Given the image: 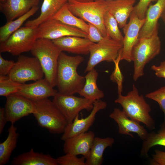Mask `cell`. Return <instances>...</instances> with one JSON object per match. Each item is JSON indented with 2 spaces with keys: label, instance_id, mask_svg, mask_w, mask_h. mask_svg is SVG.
Segmentation results:
<instances>
[{
  "label": "cell",
  "instance_id": "obj_11",
  "mask_svg": "<svg viewBox=\"0 0 165 165\" xmlns=\"http://www.w3.org/2000/svg\"><path fill=\"white\" fill-rule=\"evenodd\" d=\"M67 36L87 38L88 34L53 18L42 23L38 27L37 39L44 38L52 40Z\"/></svg>",
  "mask_w": 165,
  "mask_h": 165
},
{
  "label": "cell",
  "instance_id": "obj_38",
  "mask_svg": "<svg viewBox=\"0 0 165 165\" xmlns=\"http://www.w3.org/2000/svg\"><path fill=\"white\" fill-rule=\"evenodd\" d=\"M150 164L151 165H165V152L155 150Z\"/></svg>",
  "mask_w": 165,
  "mask_h": 165
},
{
  "label": "cell",
  "instance_id": "obj_17",
  "mask_svg": "<svg viewBox=\"0 0 165 165\" xmlns=\"http://www.w3.org/2000/svg\"><path fill=\"white\" fill-rule=\"evenodd\" d=\"M95 137L92 131L80 134L64 140L63 151L77 156L81 155L86 158Z\"/></svg>",
  "mask_w": 165,
  "mask_h": 165
},
{
  "label": "cell",
  "instance_id": "obj_23",
  "mask_svg": "<svg viewBox=\"0 0 165 165\" xmlns=\"http://www.w3.org/2000/svg\"><path fill=\"white\" fill-rule=\"evenodd\" d=\"M111 137H95L89 152L86 159V165H101L103 160V155L105 149L111 147L114 142Z\"/></svg>",
  "mask_w": 165,
  "mask_h": 165
},
{
  "label": "cell",
  "instance_id": "obj_24",
  "mask_svg": "<svg viewBox=\"0 0 165 165\" xmlns=\"http://www.w3.org/2000/svg\"><path fill=\"white\" fill-rule=\"evenodd\" d=\"M67 2L66 0H44L40 15L35 19L27 21L25 26L38 27L42 23L52 18Z\"/></svg>",
  "mask_w": 165,
  "mask_h": 165
},
{
  "label": "cell",
  "instance_id": "obj_13",
  "mask_svg": "<svg viewBox=\"0 0 165 165\" xmlns=\"http://www.w3.org/2000/svg\"><path fill=\"white\" fill-rule=\"evenodd\" d=\"M6 97L4 108L7 122L14 123L21 118L34 113L35 105L33 101L16 93L12 94Z\"/></svg>",
  "mask_w": 165,
  "mask_h": 165
},
{
  "label": "cell",
  "instance_id": "obj_35",
  "mask_svg": "<svg viewBox=\"0 0 165 165\" xmlns=\"http://www.w3.org/2000/svg\"><path fill=\"white\" fill-rule=\"evenodd\" d=\"M157 0H139L138 3L134 6L133 11L139 18L142 19L145 17V14L150 3Z\"/></svg>",
  "mask_w": 165,
  "mask_h": 165
},
{
  "label": "cell",
  "instance_id": "obj_39",
  "mask_svg": "<svg viewBox=\"0 0 165 165\" xmlns=\"http://www.w3.org/2000/svg\"><path fill=\"white\" fill-rule=\"evenodd\" d=\"M151 69L157 77L165 79V61L161 62L159 66L152 65Z\"/></svg>",
  "mask_w": 165,
  "mask_h": 165
},
{
  "label": "cell",
  "instance_id": "obj_36",
  "mask_svg": "<svg viewBox=\"0 0 165 165\" xmlns=\"http://www.w3.org/2000/svg\"><path fill=\"white\" fill-rule=\"evenodd\" d=\"M89 25L87 38L92 42L97 43L105 37L99 29L94 24L88 23Z\"/></svg>",
  "mask_w": 165,
  "mask_h": 165
},
{
  "label": "cell",
  "instance_id": "obj_26",
  "mask_svg": "<svg viewBox=\"0 0 165 165\" xmlns=\"http://www.w3.org/2000/svg\"><path fill=\"white\" fill-rule=\"evenodd\" d=\"M14 123L8 129V135L6 139L0 143V165L6 164L9 161L12 153L16 146L19 134Z\"/></svg>",
  "mask_w": 165,
  "mask_h": 165
},
{
  "label": "cell",
  "instance_id": "obj_33",
  "mask_svg": "<svg viewBox=\"0 0 165 165\" xmlns=\"http://www.w3.org/2000/svg\"><path fill=\"white\" fill-rule=\"evenodd\" d=\"M77 156L70 153H65L58 157L57 161L60 165H86L85 158L83 156L79 158Z\"/></svg>",
  "mask_w": 165,
  "mask_h": 165
},
{
  "label": "cell",
  "instance_id": "obj_18",
  "mask_svg": "<svg viewBox=\"0 0 165 165\" xmlns=\"http://www.w3.org/2000/svg\"><path fill=\"white\" fill-rule=\"evenodd\" d=\"M40 0H6L0 3V10L5 16L7 22L14 20L38 6Z\"/></svg>",
  "mask_w": 165,
  "mask_h": 165
},
{
  "label": "cell",
  "instance_id": "obj_40",
  "mask_svg": "<svg viewBox=\"0 0 165 165\" xmlns=\"http://www.w3.org/2000/svg\"><path fill=\"white\" fill-rule=\"evenodd\" d=\"M8 122L5 114V108H0V134H1L5 126Z\"/></svg>",
  "mask_w": 165,
  "mask_h": 165
},
{
  "label": "cell",
  "instance_id": "obj_12",
  "mask_svg": "<svg viewBox=\"0 0 165 165\" xmlns=\"http://www.w3.org/2000/svg\"><path fill=\"white\" fill-rule=\"evenodd\" d=\"M129 18L128 23L123 28L124 36L120 51V61L125 60L130 62L132 61L133 48L139 40V32L146 18H139L134 11Z\"/></svg>",
  "mask_w": 165,
  "mask_h": 165
},
{
  "label": "cell",
  "instance_id": "obj_22",
  "mask_svg": "<svg viewBox=\"0 0 165 165\" xmlns=\"http://www.w3.org/2000/svg\"><path fill=\"white\" fill-rule=\"evenodd\" d=\"M13 165H57L56 159L48 154L35 152L31 149L14 158Z\"/></svg>",
  "mask_w": 165,
  "mask_h": 165
},
{
  "label": "cell",
  "instance_id": "obj_30",
  "mask_svg": "<svg viewBox=\"0 0 165 165\" xmlns=\"http://www.w3.org/2000/svg\"><path fill=\"white\" fill-rule=\"evenodd\" d=\"M104 24L107 36L122 43L124 37L119 29L118 23L114 16L108 11L104 15Z\"/></svg>",
  "mask_w": 165,
  "mask_h": 165
},
{
  "label": "cell",
  "instance_id": "obj_4",
  "mask_svg": "<svg viewBox=\"0 0 165 165\" xmlns=\"http://www.w3.org/2000/svg\"><path fill=\"white\" fill-rule=\"evenodd\" d=\"M159 27L148 37L139 39L132 51L134 62L133 79L136 81L144 75L145 65L158 55L161 48V42L158 35Z\"/></svg>",
  "mask_w": 165,
  "mask_h": 165
},
{
  "label": "cell",
  "instance_id": "obj_9",
  "mask_svg": "<svg viewBox=\"0 0 165 165\" xmlns=\"http://www.w3.org/2000/svg\"><path fill=\"white\" fill-rule=\"evenodd\" d=\"M8 76L13 80L24 84L28 81L42 79L44 75L37 58L20 55Z\"/></svg>",
  "mask_w": 165,
  "mask_h": 165
},
{
  "label": "cell",
  "instance_id": "obj_44",
  "mask_svg": "<svg viewBox=\"0 0 165 165\" xmlns=\"http://www.w3.org/2000/svg\"><path fill=\"white\" fill-rule=\"evenodd\" d=\"M66 0L68 2V1H72V0Z\"/></svg>",
  "mask_w": 165,
  "mask_h": 165
},
{
  "label": "cell",
  "instance_id": "obj_37",
  "mask_svg": "<svg viewBox=\"0 0 165 165\" xmlns=\"http://www.w3.org/2000/svg\"><path fill=\"white\" fill-rule=\"evenodd\" d=\"M15 62L4 59L0 54V76L8 75Z\"/></svg>",
  "mask_w": 165,
  "mask_h": 165
},
{
  "label": "cell",
  "instance_id": "obj_14",
  "mask_svg": "<svg viewBox=\"0 0 165 165\" xmlns=\"http://www.w3.org/2000/svg\"><path fill=\"white\" fill-rule=\"evenodd\" d=\"M107 106V104L105 101L101 100L95 101L92 110L87 117L79 119L78 115L72 123L67 124L61 139L64 141L68 138L87 132L94 123L97 113L105 108Z\"/></svg>",
  "mask_w": 165,
  "mask_h": 165
},
{
  "label": "cell",
  "instance_id": "obj_8",
  "mask_svg": "<svg viewBox=\"0 0 165 165\" xmlns=\"http://www.w3.org/2000/svg\"><path fill=\"white\" fill-rule=\"evenodd\" d=\"M122 47V42L108 36L97 43H93L89 48L90 56L85 72L90 71L101 62H114Z\"/></svg>",
  "mask_w": 165,
  "mask_h": 165
},
{
  "label": "cell",
  "instance_id": "obj_32",
  "mask_svg": "<svg viewBox=\"0 0 165 165\" xmlns=\"http://www.w3.org/2000/svg\"><path fill=\"white\" fill-rule=\"evenodd\" d=\"M145 96L156 101L159 104L164 115V120L160 127H165V86L154 91L147 94Z\"/></svg>",
  "mask_w": 165,
  "mask_h": 165
},
{
  "label": "cell",
  "instance_id": "obj_34",
  "mask_svg": "<svg viewBox=\"0 0 165 165\" xmlns=\"http://www.w3.org/2000/svg\"><path fill=\"white\" fill-rule=\"evenodd\" d=\"M120 61V52L118 57L114 62L115 64L114 69L110 76L111 80L116 83L117 84L118 94L122 93L123 90V77L119 66V63Z\"/></svg>",
  "mask_w": 165,
  "mask_h": 165
},
{
  "label": "cell",
  "instance_id": "obj_31",
  "mask_svg": "<svg viewBox=\"0 0 165 165\" xmlns=\"http://www.w3.org/2000/svg\"><path fill=\"white\" fill-rule=\"evenodd\" d=\"M22 84L17 82L8 76H0V96L6 97L16 93Z\"/></svg>",
  "mask_w": 165,
  "mask_h": 165
},
{
  "label": "cell",
  "instance_id": "obj_1",
  "mask_svg": "<svg viewBox=\"0 0 165 165\" xmlns=\"http://www.w3.org/2000/svg\"><path fill=\"white\" fill-rule=\"evenodd\" d=\"M77 55L70 56L62 52L58 59L57 86L58 92L66 95L79 93L85 81V76L78 74L77 69L84 61Z\"/></svg>",
  "mask_w": 165,
  "mask_h": 165
},
{
  "label": "cell",
  "instance_id": "obj_45",
  "mask_svg": "<svg viewBox=\"0 0 165 165\" xmlns=\"http://www.w3.org/2000/svg\"><path fill=\"white\" fill-rule=\"evenodd\" d=\"M96 0H94V1H96Z\"/></svg>",
  "mask_w": 165,
  "mask_h": 165
},
{
  "label": "cell",
  "instance_id": "obj_2",
  "mask_svg": "<svg viewBox=\"0 0 165 165\" xmlns=\"http://www.w3.org/2000/svg\"><path fill=\"white\" fill-rule=\"evenodd\" d=\"M115 103L120 104L123 111L130 118L144 124L149 130L155 128V121L150 114L151 108L142 95H140L134 84L127 95L118 94Z\"/></svg>",
  "mask_w": 165,
  "mask_h": 165
},
{
  "label": "cell",
  "instance_id": "obj_25",
  "mask_svg": "<svg viewBox=\"0 0 165 165\" xmlns=\"http://www.w3.org/2000/svg\"><path fill=\"white\" fill-rule=\"evenodd\" d=\"M98 76L97 71L93 69L85 76L84 85L79 93V95L86 98L94 101L103 98L104 94L97 86V81Z\"/></svg>",
  "mask_w": 165,
  "mask_h": 165
},
{
  "label": "cell",
  "instance_id": "obj_29",
  "mask_svg": "<svg viewBox=\"0 0 165 165\" xmlns=\"http://www.w3.org/2000/svg\"><path fill=\"white\" fill-rule=\"evenodd\" d=\"M157 145L165 146V127H161V129L156 133H148L147 137L143 141L141 155L147 157L150 148Z\"/></svg>",
  "mask_w": 165,
  "mask_h": 165
},
{
  "label": "cell",
  "instance_id": "obj_20",
  "mask_svg": "<svg viewBox=\"0 0 165 165\" xmlns=\"http://www.w3.org/2000/svg\"><path fill=\"white\" fill-rule=\"evenodd\" d=\"M165 9V0H157L148 7L145 14V21L139 33V39L151 36L159 27V19Z\"/></svg>",
  "mask_w": 165,
  "mask_h": 165
},
{
  "label": "cell",
  "instance_id": "obj_16",
  "mask_svg": "<svg viewBox=\"0 0 165 165\" xmlns=\"http://www.w3.org/2000/svg\"><path fill=\"white\" fill-rule=\"evenodd\" d=\"M109 117L114 120L118 126V132L121 134L133 136L130 133L136 134L143 141L147 137L148 133L140 123L129 118L123 111L115 108L109 115Z\"/></svg>",
  "mask_w": 165,
  "mask_h": 165
},
{
  "label": "cell",
  "instance_id": "obj_21",
  "mask_svg": "<svg viewBox=\"0 0 165 165\" xmlns=\"http://www.w3.org/2000/svg\"><path fill=\"white\" fill-rule=\"evenodd\" d=\"M136 0H106L108 11L116 20L119 27L123 28L134 10Z\"/></svg>",
  "mask_w": 165,
  "mask_h": 165
},
{
  "label": "cell",
  "instance_id": "obj_19",
  "mask_svg": "<svg viewBox=\"0 0 165 165\" xmlns=\"http://www.w3.org/2000/svg\"><path fill=\"white\" fill-rule=\"evenodd\" d=\"M53 43L62 51L78 54L87 55L93 43L87 38L67 36L52 40Z\"/></svg>",
  "mask_w": 165,
  "mask_h": 165
},
{
  "label": "cell",
  "instance_id": "obj_42",
  "mask_svg": "<svg viewBox=\"0 0 165 165\" xmlns=\"http://www.w3.org/2000/svg\"><path fill=\"white\" fill-rule=\"evenodd\" d=\"M77 1L81 2H90L94 1V0H75Z\"/></svg>",
  "mask_w": 165,
  "mask_h": 165
},
{
  "label": "cell",
  "instance_id": "obj_7",
  "mask_svg": "<svg viewBox=\"0 0 165 165\" xmlns=\"http://www.w3.org/2000/svg\"><path fill=\"white\" fill-rule=\"evenodd\" d=\"M38 27L25 26L13 33L5 42L0 43V53L8 52L18 56L31 51L37 39Z\"/></svg>",
  "mask_w": 165,
  "mask_h": 165
},
{
  "label": "cell",
  "instance_id": "obj_41",
  "mask_svg": "<svg viewBox=\"0 0 165 165\" xmlns=\"http://www.w3.org/2000/svg\"><path fill=\"white\" fill-rule=\"evenodd\" d=\"M161 17L165 25V9L162 13Z\"/></svg>",
  "mask_w": 165,
  "mask_h": 165
},
{
  "label": "cell",
  "instance_id": "obj_43",
  "mask_svg": "<svg viewBox=\"0 0 165 165\" xmlns=\"http://www.w3.org/2000/svg\"><path fill=\"white\" fill-rule=\"evenodd\" d=\"M6 0H0V3H3L4 2H5L6 1Z\"/></svg>",
  "mask_w": 165,
  "mask_h": 165
},
{
  "label": "cell",
  "instance_id": "obj_3",
  "mask_svg": "<svg viewBox=\"0 0 165 165\" xmlns=\"http://www.w3.org/2000/svg\"><path fill=\"white\" fill-rule=\"evenodd\" d=\"M30 51L39 61L44 78L53 87L56 86L58 59L62 50L52 40L38 38Z\"/></svg>",
  "mask_w": 165,
  "mask_h": 165
},
{
  "label": "cell",
  "instance_id": "obj_28",
  "mask_svg": "<svg viewBox=\"0 0 165 165\" xmlns=\"http://www.w3.org/2000/svg\"><path fill=\"white\" fill-rule=\"evenodd\" d=\"M39 9L38 6L33 7L28 12L22 16L7 22L0 28V43L6 41L14 32L18 29L29 17L34 15Z\"/></svg>",
  "mask_w": 165,
  "mask_h": 165
},
{
  "label": "cell",
  "instance_id": "obj_5",
  "mask_svg": "<svg viewBox=\"0 0 165 165\" xmlns=\"http://www.w3.org/2000/svg\"><path fill=\"white\" fill-rule=\"evenodd\" d=\"M34 102L35 110L33 114L38 125L52 134H63L68 123L53 101L46 98Z\"/></svg>",
  "mask_w": 165,
  "mask_h": 165
},
{
  "label": "cell",
  "instance_id": "obj_15",
  "mask_svg": "<svg viewBox=\"0 0 165 165\" xmlns=\"http://www.w3.org/2000/svg\"><path fill=\"white\" fill-rule=\"evenodd\" d=\"M45 78L30 84H22L16 93L34 101L53 97L58 92Z\"/></svg>",
  "mask_w": 165,
  "mask_h": 165
},
{
  "label": "cell",
  "instance_id": "obj_6",
  "mask_svg": "<svg viewBox=\"0 0 165 165\" xmlns=\"http://www.w3.org/2000/svg\"><path fill=\"white\" fill-rule=\"evenodd\" d=\"M67 3L69 9L75 16L94 24L104 37L108 36L104 24V16L108 11L106 0L88 2L73 0Z\"/></svg>",
  "mask_w": 165,
  "mask_h": 165
},
{
  "label": "cell",
  "instance_id": "obj_27",
  "mask_svg": "<svg viewBox=\"0 0 165 165\" xmlns=\"http://www.w3.org/2000/svg\"><path fill=\"white\" fill-rule=\"evenodd\" d=\"M67 2L53 16V18L70 26L79 28L88 34L89 25L81 19L75 16L70 11Z\"/></svg>",
  "mask_w": 165,
  "mask_h": 165
},
{
  "label": "cell",
  "instance_id": "obj_10",
  "mask_svg": "<svg viewBox=\"0 0 165 165\" xmlns=\"http://www.w3.org/2000/svg\"><path fill=\"white\" fill-rule=\"evenodd\" d=\"M66 118L68 124L72 123L80 111H91L94 101L74 95H66L58 92L52 101Z\"/></svg>",
  "mask_w": 165,
  "mask_h": 165
}]
</instances>
